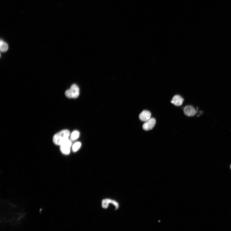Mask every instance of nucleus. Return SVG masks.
I'll return each instance as SVG.
<instances>
[{"label": "nucleus", "mask_w": 231, "mask_h": 231, "mask_svg": "<svg viewBox=\"0 0 231 231\" xmlns=\"http://www.w3.org/2000/svg\"><path fill=\"white\" fill-rule=\"evenodd\" d=\"M70 132L68 130H65L61 131L54 136L53 141L57 146H61L64 142L69 139L70 136Z\"/></svg>", "instance_id": "nucleus-1"}, {"label": "nucleus", "mask_w": 231, "mask_h": 231, "mask_svg": "<svg viewBox=\"0 0 231 231\" xmlns=\"http://www.w3.org/2000/svg\"><path fill=\"white\" fill-rule=\"evenodd\" d=\"M65 94L69 98H78L79 95V89L78 86L76 84L72 85L70 88L66 91Z\"/></svg>", "instance_id": "nucleus-2"}, {"label": "nucleus", "mask_w": 231, "mask_h": 231, "mask_svg": "<svg viewBox=\"0 0 231 231\" xmlns=\"http://www.w3.org/2000/svg\"><path fill=\"white\" fill-rule=\"evenodd\" d=\"M71 141L69 139L67 140L60 146L61 152L64 154H69L70 153L71 147Z\"/></svg>", "instance_id": "nucleus-3"}, {"label": "nucleus", "mask_w": 231, "mask_h": 231, "mask_svg": "<svg viewBox=\"0 0 231 231\" xmlns=\"http://www.w3.org/2000/svg\"><path fill=\"white\" fill-rule=\"evenodd\" d=\"M156 120L154 118H151L149 120L143 124V128L146 131L151 130L154 127L156 123Z\"/></svg>", "instance_id": "nucleus-4"}, {"label": "nucleus", "mask_w": 231, "mask_h": 231, "mask_svg": "<svg viewBox=\"0 0 231 231\" xmlns=\"http://www.w3.org/2000/svg\"><path fill=\"white\" fill-rule=\"evenodd\" d=\"M184 114L189 117L194 116L196 114V111L194 107L191 105L186 106L184 109Z\"/></svg>", "instance_id": "nucleus-5"}, {"label": "nucleus", "mask_w": 231, "mask_h": 231, "mask_svg": "<svg viewBox=\"0 0 231 231\" xmlns=\"http://www.w3.org/2000/svg\"><path fill=\"white\" fill-rule=\"evenodd\" d=\"M151 114L149 111L144 110L139 115L140 120L142 121L146 122L151 118Z\"/></svg>", "instance_id": "nucleus-6"}, {"label": "nucleus", "mask_w": 231, "mask_h": 231, "mask_svg": "<svg viewBox=\"0 0 231 231\" xmlns=\"http://www.w3.org/2000/svg\"><path fill=\"white\" fill-rule=\"evenodd\" d=\"M184 100L179 95H175L172 100L171 101V103L176 106H180L181 105Z\"/></svg>", "instance_id": "nucleus-7"}, {"label": "nucleus", "mask_w": 231, "mask_h": 231, "mask_svg": "<svg viewBox=\"0 0 231 231\" xmlns=\"http://www.w3.org/2000/svg\"><path fill=\"white\" fill-rule=\"evenodd\" d=\"M8 49V45L6 42L1 40L0 41V50L2 52H5Z\"/></svg>", "instance_id": "nucleus-8"}, {"label": "nucleus", "mask_w": 231, "mask_h": 231, "mask_svg": "<svg viewBox=\"0 0 231 231\" xmlns=\"http://www.w3.org/2000/svg\"><path fill=\"white\" fill-rule=\"evenodd\" d=\"M80 133L77 130L73 131L71 135V138L72 140H76L79 137Z\"/></svg>", "instance_id": "nucleus-9"}, {"label": "nucleus", "mask_w": 231, "mask_h": 231, "mask_svg": "<svg viewBox=\"0 0 231 231\" xmlns=\"http://www.w3.org/2000/svg\"><path fill=\"white\" fill-rule=\"evenodd\" d=\"M112 200L109 199H106L102 201V206L104 208H107L108 207L110 203H111Z\"/></svg>", "instance_id": "nucleus-10"}, {"label": "nucleus", "mask_w": 231, "mask_h": 231, "mask_svg": "<svg viewBox=\"0 0 231 231\" xmlns=\"http://www.w3.org/2000/svg\"><path fill=\"white\" fill-rule=\"evenodd\" d=\"M81 146V143L80 142L75 143L72 146V150L74 152H76L80 148Z\"/></svg>", "instance_id": "nucleus-11"}, {"label": "nucleus", "mask_w": 231, "mask_h": 231, "mask_svg": "<svg viewBox=\"0 0 231 231\" xmlns=\"http://www.w3.org/2000/svg\"><path fill=\"white\" fill-rule=\"evenodd\" d=\"M112 205H113L115 207L116 209H117L119 208V204L116 201L113 200H112L111 203Z\"/></svg>", "instance_id": "nucleus-12"}, {"label": "nucleus", "mask_w": 231, "mask_h": 231, "mask_svg": "<svg viewBox=\"0 0 231 231\" xmlns=\"http://www.w3.org/2000/svg\"><path fill=\"white\" fill-rule=\"evenodd\" d=\"M230 169H231V165H230Z\"/></svg>", "instance_id": "nucleus-13"}]
</instances>
